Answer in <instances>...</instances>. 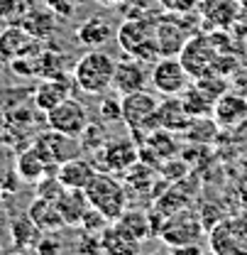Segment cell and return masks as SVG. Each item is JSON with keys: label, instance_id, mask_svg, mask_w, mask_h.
I'll use <instances>...</instances> for the list:
<instances>
[{"label": "cell", "instance_id": "cell-12", "mask_svg": "<svg viewBox=\"0 0 247 255\" xmlns=\"http://www.w3.org/2000/svg\"><path fill=\"white\" fill-rule=\"evenodd\" d=\"M150 84V71L147 64L132 57H125L123 62H115V74H113V91L118 96H127L135 91L147 89Z\"/></svg>", "mask_w": 247, "mask_h": 255}, {"label": "cell", "instance_id": "cell-40", "mask_svg": "<svg viewBox=\"0 0 247 255\" xmlns=\"http://www.w3.org/2000/svg\"><path fill=\"white\" fill-rule=\"evenodd\" d=\"M0 62H2V59H0Z\"/></svg>", "mask_w": 247, "mask_h": 255}, {"label": "cell", "instance_id": "cell-30", "mask_svg": "<svg viewBox=\"0 0 247 255\" xmlns=\"http://www.w3.org/2000/svg\"><path fill=\"white\" fill-rule=\"evenodd\" d=\"M105 123L100 121V123H88L86 130L79 135V140H81V150L83 152H88V155H95L105 142H108V135H105Z\"/></svg>", "mask_w": 247, "mask_h": 255}, {"label": "cell", "instance_id": "cell-23", "mask_svg": "<svg viewBox=\"0 0 247 255\" xmlns=\"http://www.w3.org/2000/svg\"><path fill=\"white\" fill-rule=\"evenodd\" d=\"M57 206L62 211V219L69 228H79L86 211L91 209L88 204V196L83 189H64V194L57 199Z\"/></svg>", "mask_w": 247, "mask_h": 255}, {"label": "cell", "instance_id": "cell-39", "mask_svg": "<svg viewBox=\"0 0 247 255\" xmlns=\"http://www.w3.org/2000/svg\"><path fill=\"white\" fill-rule=\"evenodd\" d=\"M245 54H247V49H245Z\"/></svg>", "mask_w": 247, "mask_h": 255}, {"label": "cell", "instance_id": "cell-25", "mask_svg": "<svg viewBox=\"0 0 247 255\" xmlns=\"http://www.w3.org/2000/svg\"><path fill=\"white\" fill-rule=\"evenodd\" d=\"M44 233L37 228V223L32 221L30 216H15L10 221V238H12V248L15 251H34L39 238Z\"/></svg>", "mask_w": 247, "mask_h": 255}, {"label": "cell", "instance_id": "cell-34", "mask_svg": "<svg viewBox=\"0 0 247 255\" xmlns=\"http://www.w3.org/2000/svg\"><path fill=\"white\" fill-rule=\"evenodd\" d=\"M44 2H47V7H49L57 17H71L74 10H76L74 0H44Z\"/></svg>", "mask_w": 247, "mask_h": 255}, {"label": "cell", "instance_id": "cell-4", "mask_svg": "<svg viewBox=\"0 0 247 255\" xmlns=\"http://www.w3.org/2000/svg\"><path fill=\"white\" fill-rule=\"evenodd\" d=\"M83 191L88 196V204L98 209L110 223L118 221L127 209V187L118 182V177L110 172H95L91 184Z\"/></svg>", "mask_w": 247, "mask_h": 255}, {"label": "cell", "instance_id": "cell-7", "mask_svg": "<svg viewBox=\"0 0 247 255\" xmlns=\"http://www.w3.org/2000/svg\"><path fill=\"white\" fill-rule=\"evenodd\" d=\"M137 159H140V145L135 142L132 135H123V137L108 140V142L95 152L93 164H95L98 172L125 174Z\"/></svg>", "mask_w": 247, "mask_h": 255}, {"label": "cell", "instance_id": "cell-15", "mask_svg": "<svg viewBox=\"0 0 247 255\" xmlns=\"http://www.w3.org/2000/svg\"><path fill=\"white\" fill-rule=\"evenodd\" d=\"M198 15H201V22H206L208 27L228 30L240 15V2L238 0H201Z\"/></svg>", "mask_w": 247, "mask_h": 255}, {"label": "cell", "instance_id": "cell-29", "mask_svg": "<svg viewBox=\"0 0 247 255\" xmlns=\"http://www.w3.org/2000/svg\"><path fill=\"white\" fill-rule=\"evenodd\" d=\"M64 57L57 49H39L37 52V79H49V76H59L64 74Z\"/></svg>", "mask_w": 247, "mask_h": 255}, {"label": "cell", "instance_id": "cell-22", "mask_svg": "<svg viewBox=\"0 0 247 255\" xmlns=\"http://www.w3.org/2000/svg\"><path fill=\"white\" fill-rule=\"evenodd\" d=\"M27 216L37 223V228H39L42 233H57V231H62L64 226H66L62 219V211H59V206H57V201L42 199V196H37L30 204Z\"/></svg>", "mask_w": 247, "mask_h": 255}, {"label": "cell", "instance_id": "cell-3", "mask_svg": "<svg viewBox=\"0 0 247 255\" xmlns=\"http://www.w3.org/2000/svg\"><path fill=\"white\" fill-rule=\"evenodd\" d=\"M206 233H208V228L201 221V216L186 206V209H179V211L164 216V221L157 231V238L169 251H179V248H188V246H201Z\"/></svg>", "mask_w": 247, "mask_h": 255}, {"label": "cell", "instance_id": "cell-37", "mask_svg": "<svg viewBox=\"0 0 247 255\" xmlns=\"http://www.w3.org/2000/svg\"><path fill=\"white\" fill-rule=\"evenodd\" d=\"M95 2H100V5H120L125 0H95Z\"/></svg>", "mask_w": 247, "mask_h": 255}, {"label": "cell", "instance_id": "cell-33", "mask_svg": "<svg viewBox=\"0 0 247 255\" xmlns=\"http://www.w3.org/2000/svg\"><path fill=\"white\" fill-rule=\"evenodd\" d=\"M108 219H105V216H103V214H100V211H98V209H88V211H86V216H83V221H81V228H83V231H88V233H98V236H100V233H103V228H105V226H108Z\"/></svg>", "mask_w": 247, "mask_h": 255}, {"label": "cell", "instance_id": "cell-1", "mask_svg": "<svg viewBox=\"0 0 247 255\" xmlns=\"http://www.w3.org/2000/svg\"><path fill=\"white\" fill-rule=\"evenodd\" d=\"M115 39L125 57L140 59L145 64L157 62L162 57L157 44V20L152 17H125L115 32Z\"/></svg>", "mask_w": 247, "mask_h": 255}, {"label": "cell", "instance_id": "cell-26", "mask_svg": "<svg viewBox=\"0 0 247 255\" xmlns=\"http://www.w3.org/2000/svg\"><path fill=\"white\" fill-rule=\"evenodd\" d=\"M20 25L30 34H34L37 39H49L57 30V15L49 7H34L20 17Z\"/></svg>", "mask_w": 247, "mask_h": 255}, {"label": "cell", "instance_id": "cell-8", "mask_svg": "<svg viewBox=\"0 0 247 255\" xmlns=\"http://www.w3.org/2000/svg\"><path fill=\"white\" fill-rule=\"evenodd\" d=\"M191 81L193 79L179 57H159L150 71V84L159 96H179Z\"/></svg>", "mask_w": 247, "mask_h": 255}, {"label": "cell", "instance_id": "cell-11", "mask_svg": "<svg viewBox=\"0 0 247 255\" xmlns=\"http://www.w3.org/2000/svg\"><path fill=\"white\" fill-rule=\"evenodd\" d=\"M39 49H42V39H37L34 34H30L22 25L2 27V34H0V59L5 64H10L17 57L37 54Z\"/></svg>", "mask_w": 247, "mask_h": 255}, {"label": "cell", "instance_id": "cell-32", "mask_svg": "<svg viewBox=\"0 0 247 255\" xmlns=\"http://www.w3.org/2000/svg\"><path fill=\"white\" fill-rule=\"evenodd\" d=\"M103 123H120L123 121V101L120 98H103L98 106Z\"/></svg>", "mask_w": 247, "mask_h": 255}, {"label": "cell", "instance_id": "cell-5", "mask_svg": "<svg viewBox=\"0 0 247 255\" xmlns=\"http://www.w3.org/2000/svg\"><path fill=\"white\" fill-rule=\"evenodd\" d=\"M123 101V123L127 126V132L135 137V142L140 145L152 130H157L155 111L159 106V98L152 91L142 89L135 94L120 96Z\"/></svg>", "mask_w": 247, "mask_h": 255}, {"label": "cell", "instance_id": "cell-28", "mask_svg": "<svg viewBox=\"0 0 247 255\" xmlns=\"http://www.w3.org/2000/svg\"><path fill=\"white\" fill-rule=\"evenodd\" d=\"M115 223H118L123 231H127L135 241H140V243H145L150 236H155V226H152L150 214L137 211V209H125V214Z\"/></svg>", "mask_w": 247, "mask_h": 255}, {"label": "cell", "instance_id": "cell-31", "mask_svg": "<svg viewBox=\"0 0 247 255\" xmlns=\"http://www.w3.org/2000/svg\"><path fill=\"white\" fill-rule=\"evenodd\" d=\"M34 187H37V196H42V199H52V201H57V199L64 194V189H66V187L62 184V179L57 177V172L42 177Z\"/></svg>", "mask_w": 247, "mask_h": 255}, {"label": "cell", "instance_id": "cell-13", "mask_svg": "<svg viewBox=\"0 0 247 255\" xmlns=\"http://www.w3.org/2000/svg\"><path fill=\"white\" fill-rule=\"evenodd\" d=\"M213 121L218 128H238L247 121V96L225 91L213 106Z\"/></svg>", "mask_w": 247, "mask_h": 255}, {"label": "cell", "instance_id": "cell-9", "mask_svg": "<svg viewBox=\"0 0 247 255\" xmlns=\"http://www.w3.org/2000/svg\"><path fill=\"white\" fill-rule=\"evenodd\" d=\"M220 54L211 39V34H203V32H196L188 37V42L184 44L179 59L186 66V71L191 74V79H198L208 71H213V64L216 57Z\"/></svg>", "mask_w": 247, "mask_h": 255}, {"label": "cell", "instance_id": "cell-19", "mask_svg": "<svg viewBox=\"0 0 247 255\" xmlns=\"http://www.w3.org/2000/svg\"><path fill=\"white\" fill-rule=\"evenodd\" d=\"M95 172L98 169H95V164L91 159L81 157H69L57 167V177L62 179V184L66 189H86L91 184V179L95 177Z\"/></svg>", "mask_w": 247, "mask_h": 255}, {"label": "cell", "instance_id": "cell-16", "mask_svg": "<svg viewBox=\"0 0 247 255\" xmlns=\"http://www.w3.org/2000/svg\"><path fill=\"white\" fill-rule=\"evenodd\" d=\"M155 121L157 128H164V130H171V132H184L186 128L191 126V116L186 113L184 103L179 96H162L159 98V106L155 111Z\"/></svg>", "mask_w": 247, "mask_h": 255}, {"label": "cell", "instance_id": "cell-2", "mask_svg": "<svg viewBox=\"0 0 247 255\" xmlns=\"http://www.w3.org/2000/svg\"><path fill=\"white\" fill-rule=\"evenodd\" d=\"M115 59L103 49H88L74 66V84L88 96H103L113 86Z\"/></svg>", "mask_w": 247, "mask_h": 255}, {"label": "cell", "instance_id": "cell-38", "mask_svg": "<svg viewBox=\"0 0 247 255\" xmlns=\"http://www.w3.org/2000/svg\"><path fill=\"white\" fill-rule=\"evenodd\" d=\"M0 34H2V27H0Z\"/></svg>", "mask_w": 247, "mask_h": 255}, {"label": "cell", "instance_id": "cell-24", "mask_svg": "<svg viewBox=\"0 0 247 255\" xmlns=\"http://www.w3.org/2000/svg\"><path fill=\"white\" fill-rule=\"evenodd\" d=\"M179 98H181L186 113H188L191 118H206V116H213L216 98L208 94L206 89H201L196 81H191L184 91L179 94Z\"/></svg>", "mask_w": 247, "mask_h": 255}, {"label": "cell", "instance_id": "cell-41", "mask_svg": "<svg viewBox=\"0 0 247 255\" xmlns=\"http://www.w3.org/2000/svg\"><path fill=\"white\" fill-rule=\"evenodd\" d=\"M245 96H247V94H245Z\"/></svg>", "mask_w": 247, "mask_h": 255}, {"label": "cell", "instance_id": "cell-20", "mask_svg": "<svg viewBox=\"0 0 247 255\" xmlns=\"http://www.w3.org/2000/svg\"><path fill=\"white\" fill-rule=\"evenodd\" d=\"M115 32L118 30L110 25V20L105 15H93L76 30V42L88 49H100L105 42H110L115 37Z\"/></svg>", "mask_w": 247, "mask_h": 255}, {"label": "cell", "instance_id": "cell-17", "mask_svg": "<svg viewBox=\"0 0 247 255\" xmlns=\"http://www.w3.org/2000/svg\"><path fill=\"white\" fill-rule=\"evenodd\" d=\"M15 172H17V179H22V182H27V184H37L42 177H47V174H54L57 172V167H52L47 157L34 147L30 145L27 150H22L17 159H15Z\"/></svg>", "mask_w": 247, "mask_h": 255}, {"label": "cell", "instance_id": "cell-36", "mask_svg": "<svg viewBox=\"0 0 247 255\" xmlns=\"http://www.w3.org/2000/svg\"><path fill=\"white\" fill-rule=\"evenodd\" d=\"M169 12H193L201 0H159Z\"/></svg>", "mask_w": 247, "mask_h": 255}, {"label": "cell", "instance_id": "cell-35", "mask_svg": "<svg viewBox=\"0 0 247 255\" xmlns=\"http://www.w3.org/2000/svg\"><path fill=\"white\" fill-rule=\"evenodd\" d=\"M34 251L37 253H62V243L57 241V233H44Z\"/></svg>", "mask_w": 247, "mask_h": 255}, {"label": "cell", "instance_id": "cell-10", "mask_svg": "<svg viewBox=\"0 0 247 255\" xmlns=\"http://www.w3.org/2000/svg\"><path fill=\"white\" fill-rule=\"evenodd\" d=\"M44 116H47V126L52 128V130L64 132V135H69V137H76V140H79V135L86 130V126L91 123L86 106H83L81 101L71 98V96H69L66 101H62L59 106H54L52 111H47Z\"/></svg>", "mask_w": 247, "mask_h": 255}, {"label": "cell", "instance_id": "cell-21", "mask_svg": "<svg viewBox=\"0 0 247 255\" xmlns=\"http://www.w3.org/2000/svg\"><path fill=\"white\" fill-rule=\"evenodd\" d=\"M142 243L135 241L127 231H123L118 223H108L100 233V253L108 255H130V253H140Z\"/></svg>", "mask_w": 247, "mask_h": 255}, {"label": "cell", "instance_id": "cell-6", "mask_svg": "<svg viewBox=\"0 0 247 255\" xmlns=\"http://www.w3.org/2000/svg\"><path fill=\"white\" fill-rule=\"evenodd\" d=\"M191 12H169L157 20V44L162 57H179L191 34L198 32V20L186 22Z\"/></svg>", "mask_w": 247, "mask_h": 255}, {"label": "cell", "instance_id": "cell-27", "mask_svg": "<svg viewBox=\"0 0 247 255\" xmlns=\"http://www.w3.org/2000/svg\"><path fill=\"white\" fill-rule=\"evenodd\" d=\"M155 167H150V164H145L142 159H137L127 172H125V187L130 191H135V194H157V189H152L157 182H159V177H157Z\"/></svg>", "mask_w": 247, "mask_h": 255}, {"label": "cell", "instance_id": "cell-18", "mask_svg": "<svg viewBox=\"0 0 247 255\" xmlns=\"http://www.w3.org/2000/svg\"><path fill=\"white\" fill-rule=\"evenodd\" d=\"M74 140H76V137H69V135L57 132V130L49 128L47 132H39L32 145L47 157V162H49L52 167H59L64 159L71 157V142H74Z\"/></svg>", "mask_w": 247, "mask_h": 255}, {"label": "cell", "instance_id": "cell-14", "mask_svg": "<svg viewBox=\"0 0 247 255\" xmlns=\"http://www.w3.org/2000/svg\"><path fill=\"white\" fill-rule=\"evenodd\" d=\"M71 96V81L66 79V74H59V76H49V79H42L32 94V101H34V108L47 113L52 111L54 106H59L62 101H66Z\"/></svg>", "mask_w": 247, "mask_h": 255}]
</instances>
